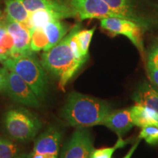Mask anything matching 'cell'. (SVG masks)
<instances>
[{
    "label": "cell",
    "mask_w": 158,
    "mask_h": 158,
    "mask_svg": "<svg viewBox=\"0 0 158 158\" xmlns=\"http://www.w3.org/2000/svg\"><path fill=\"white\" fill-rule=\"evenodd\" d=\"M111 110L104 100L74 92L69 95L60 115L72 127L87 128L101 125Z\"/></svg>",
    "instance_id": "6da1fadb"
},
{
    "label": "cell",
    "mask_w": 158,
    "mask_h": 158,
    "mask_svg": "<svg viewBox=\"0 0 158 158\" xmlns=\"http://www.w3.org/2000/svg\"><path fill=\"white\" fill-rule=\"evenodd\" d=\"M70 32L62 40L41 54L40 63L47 72L59 79V86L64 90L69 81L85 62L75 56L70 45Z\"/></svg>",
    "instance_id": "7a4b0ae2"
},
{
    "label": "cell",
    "mask_w": 158,
    "mask_h": 158,
    "mask_svg": "<svg viewBox=\"0 0 158 158\" xmlns=\"http://www.w3.org/2000/svg\"><path fill=\"white\" fill-rule=\"evenodd\" d=\"M2 64L19 75L30 86L39 100L45 98L48 92V78L45 70L35 54L10 57Z\"/></svg>",
    "instance_id": "3957f363"
},
{
    "label": "cell",
    "mask_w": 158,
    "mask_h": 158,
    "mask_svg": "<svg viewBox=\"0 0 158 158\" xmlns=\"http://www.w3.org/2000/svg\"><path fill=\"white\" fill-rule=\"evenodd\" d=\"M3 126L10 138L19 142L33 139L42 126L36 114L23 107H12L5 112Z\"/></svg>",
    "instance_id": "277c9868"
},
{
    "label": "cell",
    "mask_w": 158,
    "mask_h": 158,
    "mask_svg": "<svg viewBox=\"0 0 158 158\" xmlns=\"http://www.w3.org/2000/svg\"><path fill=\"white\" fill-rule=\"evenodd\" d=\"M100 25L105 30L116 35H122L130 40L142 56H144L143 31L145 29L134 21L121 18H105L100 19Z\"/></svg>",
    "instance_id": "5b68a950"
},
{
    "label": "cell",
    "mask_w": 158,
    "mask_h": 158,
    "mask_svg": "<svg viewBox=\"0 0 158 158\" xmlns=\"http://www.w3.org/2000/svg\"><path fill=\"white\" fill-rule=\"evenodd\" d=\"M81 21L90 19L121 18L124 15L112 9L103 0H66Z\"/></svg>",
    "instance_id": "8992f818"
},
{
    "label": "cell",
    "mask_w": 158,
    "mask_h": 158,
    "mask_svg": "<svg viewBox=\"0 0 158 158\" xmlns=\"http://www.w3.org/2000/svg\"><path fill=\"white\" fill-rule=\"evenodd\" d=\"M6 94L18 103L32 108H39L40 102L30 86L19 75L8 70L5 91Z\"/></svg>",
    "instance_id": "52a82bcc"
},
{
    "label": "cell",
    "mask_w": 158,
    "mask_h": 158,
    "mask_svg": "<svg viewBox=\"0 0 158 158\" xmlns=\"http://www.w3.org/2000/svg\"><path fill=\"white\" fill-rule=\"evenodd\" d=\"M62 137L58 128L50 126L35 141L30 158H58Z\"/></svg>",
    "instance_id": "ba28073f"
},
{
    "label": "cell",
    "mask_w": 158,
    "mask_h": 158,
    "mask_svg": "<svg viewBox=\"0 0 158 158\" xmlns=\"http://www.w3.org/2000/svg\"><path fill=\"white\" fill-rule=\"evenodd\" d=\"M93 149L91 133L86 128H77L63 147L60 158H89Z\"/></svg>",
    "instance_id": "9c48e42d"
},
{
    "label": "cell",
    "mask_w": 158,
    "mask_h": 158,
    "mask_svg": "<svg viewBox=\"0 0 158 158\" xmlns=\"http://www.w3.org/2000/svg\"><path fill=\"white\" fill-rule=\"evenodd\" d=\"M29 13L37 10H45L51 12L57 19L62 20L76 17L73 10L66 0H20Z\"/></svg>",
    "instance_id": "30bf717a"
},
{
    "label": "cell",
    "mask_w": 158,
    "mask_h": 158,
    "mask_svg": "<svg viewBox=\"0 0 158 158\" xmlns=\"http://www.w3.org/2000/svg\"><path fill=\"white\" fill-rule=\"evenodd\" d=\"M5 27L14 42V48L11 57L34 54L30 46L31 32L27 27L9 20H6Z\"/></svg>",
    "instance_id": "8fae6325"
},
{
    "label": "cell",
    "mask_w": 158,
    "mask_h": 158,
    "mask_svg": "<svg viewBox=\"0 0 158 158\" xmlns=\"http://www.w3.org/2000/svg\"><path fill=\"white\" fill-rule=\"evenodd\" d=\"M101 125L111 130L118 135V138H122V136L129 132L134 126L130 108L112 110L104 118Z\"/></svg>",
    "instance_id": "7c38bea8"
},
{
    "label": "cell",
    "mask_w": 158,
    "mask_h": 158,
    "mask_svg": "<svg viewBox=\"0 0 158 158\" xmlns=\"http://www.w3.org/2000/svg\"><path fill=\"white\" fill-rule=\"evenodd\" d=\"M134 102L149 108L158 116V89L150 82L141 83L133 95Z\"/></svg>",
    "instance_id": "4fadbf2b"
},
{
    "label": "cell",
    "mask_w": 158,
    "mask_h": 158,
    "mask_svg": "<svg viewBox=\"0 0 158 158\" xmlns=\"http://www.w3.org/2000/svg\"><path fill=\"white\" fill-rule=\"evenodd\" d=\"M106 4L114 9L124 15L127 19L134 21L147 29L149 23L144 18L138 15L135 10V0H103Z\"/></svg>",
    "instance_id": "5bb4252c"
},
{
    "label": "cell",
    "mask_w": 158,
    "mask_h": 158,
    "mask_svg": "<svg viewBox=\"0 0 158 158\" xmlns=\"http://www.w3.org/2000/svg\"><path fill=\"white\" fill-rule=\"evenodd\" d=\"M5 4L6 20L21 23L31 31L29 13L22 2L20 0H5Z\"/></svg>",
    "instance_id": "9a60e30c"
},
{
    "label": "cell",
    "mask_w": 158,
    "mask_h": 158,
    "mask_svg": "<svg viewBox=\"0 0 158 158\" xmlns=\"http://www.w3.org/2000/svg\"><path fill=\"white\" fill-rule=\"evenodd\" d=\"M130 108L134 126L141 128L149 125L158 126V116L149 108L136 102Z\"/></svg>",
    "instance_id": "2e32d148"
},
{
    "label": "cell",
    "mask_w": 158,
    "mask_h": 158,
    "mask_svg": "<svg viewBox=\"0 0 158 158\" xmlns=\"http://www.w3.org/2000/svg\"><path fill=\"white\" fill-rule=\"evenodd\" d=\"M43 29L48 39V46L45 51L49 50L58 44L70 29L68 24L62 22V20L58 19L51 21L43 27Z\"/></svg>",
    "instance_id": "e0dca14e"
},
{
    "label": "cell",
    "mask_w": 158,
    "mask_h": 158,
    "mask_svg": "<svg viewBox=\"0 0 158 158\" xmlns=\"http://www.w3.org/2000/svg\"><path fill=\"white\" fill-rule=\"evenodd\" d=\"M147 70L150 83L158 89V39L152 43L148 51Z\"/></svg>",
    "instance_id": "ac0fdd59"
},
{
    "label": "cell",
    "mask_w": 158,
    "mask_h": 158,
    "mask_svg": "<svg viewBox=\"0 0 158 158\" xmlns=\"http://www.w3.org/2000/svg\"><path fill=\"white\" fill-rule=\"evenodd\" d=\"M14 48L13 37L6 29L5 27L0 28V62L10 58Z\"/></svg>",
    "instance_id": "d6986e66"
},
{
    "label": "cell",
    "mask_w": 158,
    "mask_h": 158,
    "mask_svg": "<svg viewBox=\"0 0 158 158\" xmlns=\"http://www.w3.org/2000/svg\"><path fill=\"white\" fill-rule=\"evenodd\" d=\"M29 19L31 25V31L35 28L45 27L51 21L58 19L54 13L45 10H37L29 13Z\"/></svg>",
    "instance_id": "ffe728a7"
},
{
    "label": "cell",
    "mask_w": 158,
    "mask_h": 158,
    "mask_svg": "<svg viewBox=\"0 0 158 158\" xmlns=\"http://www.w3.org/2000/svg\"><path fill=\"white\" fill-rule=\"evenodd\" d=\"M30 46L31 51L34 52L46 50L48 46V39L43 27L35 28L31 31Z\"/></svg>",
    "instance_id": "44dd1931"
},
{
    "label": "cell",
    "mask_w": 158,
    "mask_h": 158,
    "mask_svg": "<svg viewBox=\"0 0 158 158\" xmlns=\"http://www.w3.org/2000/svg\"><path fill=\"white\" fill-rule=\"evenodd\" d=\"M19 154V147L13 139L0 136V158H15Z\"/></svg>",
    "instance_id": "7402d4cb"
},
{
    "label": "cell",
    "mask_w": 158,
    "mask_h": 158,
    "mask_svg": "<svg viewBox=\"0 0 158 158\" xmlns=\"http://www.w3.org/2000/svg\"><path fill=\"white\" fill-rule=\"evenodd\" d=\"M129 142V139L124 140L123 138H118L115 145L113 147L94 149L91 153L89 158H112V156L116 149L125 147Z\"/></svg>",
    "instance_id": "603a6c76"
},
{
    "label": "cell",
    "mask_w": 158,
    "mask_h": 158,
    "mask_svg": "<svg viewBox=\"0 0 158 158\" xmlns=\"http://www.w3.org/2000/svg\"><path fill=\"white\" fill-rule=\"evenodd\" d=\"M94 31H95V27L91 29H84V30L81 29L76 35L81 51L85 58L88 59L89 57V48Z\"/></svg>",
    "instance_id": "cb8c5ba5"
},
{
    "label": "cell",
    "mask_w": 158,
    "mask_h": 158,
    "mask_svg": "<svg viewBox=\"0 0 158 158\" xmlns=\"http://www.w3.org/2000/svg\"><path fill=\"white\" fill-rule=\"evenodd\" d=\"M138 138L145 140L151 145L158 144V126L149 125L141 127Z\"/></svg>",
    "instance_id": "d4e9b609"
},
{
    "label": "cell",
    "mask_w": 158,
    "mask_h": 158,
    "mask_svg": "<svg viewBox=\"0 0 158 158\" xmlns=\"http://www.w3.org/2000/svg\"><path fill=\"white\" fill-rule=\"evenodd\" d=\"M7 74H8V69L5 67L0 68V92H4L7 83Z\"/></svg>",
    "instance_id": "484cf974"
},
{
    "label": "cell",
    "mask_w": 158,
    "mask_h": 158,
    "mask_svg": "<svg viewBox=\"0 0 158 158\" xmlns=\"http://www.w3.org/2000/svg\"><path fill=\"white\" fill-rule=\"evenodd\" d=\"M140 140H141V139H139V138H138L137 141L134 142L133 145L132 146V147L130 148L129 151H128V152L127 153V155L124 156L123 158H131L132 157V156H133V153L135 152V151L136 150V149H137L138 147V145H139Z\"/></svg>",
    "instance_id": "4316f807"
},
{
    "label": "cell",
    "mask_w": 158,
    "mask_h": 158,
    "mask_svg": "<svg viewBox=\"0 0 158 158\" xmlns=\"http://www.w3.org/2000/svg\"><path fill=\"white\" fill-rule=\"evenodd\" d=\"M15 158H30V153H20Z\"/></svg>",
    "instance_id": "83f0119b"
},
{
    "label": "cell",
    "mask_w": 158,
    "mask_h": 158,
    "mask_svg": "<svg viewBox=\"0 0 158 158\" xmlns=\"http://www.w3.org/2000/svg\"><path fill=\"white\" fill-rule=\"evenodd\" d=\"M5 21H3L2 19V17H0V28H2V27H4V26H5Z\"/></svg>",
    "instance_id": "f1b7e54d"
},
{
    "label": "cell",
    "mask_w": 158,
    "mask_h": 158,
    "mask_svg": "<svg viewBox=\"0 0 158 158\" xmlns=\"http://www.w3.org/2000/svg\"><path fill=\"white\" fill-rule=\"evenodd\" d=\"M2 13L1 9H0V17H2Z\"/></svg>",
    "instance_id": "f546056e"
}]
</instances>
